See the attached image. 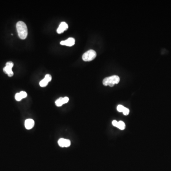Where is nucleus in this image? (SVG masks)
Returning a JSON list of instances; mask_svg holds the SVG:
<instances>
[{"mask_svg":"<svg viewBox=\"0 0 171 171\" xmlns=\"http://www.w3.org/2000/svg\"><path fill=\"white\" fill-rule=\"evenodd\" d=\"M14 63L11 61L7 62L6 66L3 68V71L6 74H7L9 77H12L14 75V72L12 71V68L14 67Z\"/></svg>","mask_w":171,"mask_h":171,"instance_id":"nucleus-4","label":"nucleus"},{"mask_svg":"<svg viewBox=\"0 0 171 171\" xmlns=\"http://www.w3.org/2000/svg\"><path fill=\"white\" fill-rule=\"evenodd\" d=\"M62 102L64 104H66L69 101V99L67 97H64V98H62Z\"/></svg>","mask_w":171,"mask_h":171,"instance_id":"nucleus-18","label":"nucleus"},{"mask_svg":"<svg viewBox=\"0 0 171 171\" xmlns=\"http://www.w3.org/2000/svg\"><path fill=\"white\" fill-rule=\"evenodd\" d=\"M123 113L124 115L128 116L129 113V109H128V108H124V109L123 111Z\"/></svg>","mask_w":171,"mask_h":171,"instance_id":"nucleus-16","label":"nucleus"},{"mask_svg":"<svg viewBox=\"0 0 171 171\" xmlns=\"http://www.w3.org/2000/svg\"><path fill=\"white\" fill-rule=\"evenodd\" d=\"M48 83H49V82L44 79L40 81V82H39V85H40V86L42 87H45L46 86H47Z\"/></svg>","mask_w":171,"mask_h":171,"instance_id":"nucleus-10","label":"nucleus"},{"mask_svg":"<svg viewBox=\"0 0 171 171\" xmlns=\"http://www.w3.org/2000/svg\"><path fill=\"white\" fill-rule=\"evenodd\" d=\"M71 145V141L70 140H68V139H66V142H65V147H68Z\"/></svg>","mask_w":171,"mask_h":171,"instance_id":"nucleus-17","label":"nucleus"},{"mask_svg":"<svg viewBox=\"0 0 171 171\" xmlns=\"http://www.w3.org/2000/svg\"><path fill=\"white\" fill-rule=\"evenodd\" d=\"M112 124L115 127H117V124H118V122L116 120H113L112 122Z\"/></svg>","mask_w":171,"mask_h":171,"instance_id":"nucleus-19","label":"nucleus"},{"mask_svg":"<svg viewBox=\"0 0 171 171\" xmlns=\"http://www.w3.org/2000/svg\"><path fill=\"white\" fill-rule=\"evenodd\" d=\"M96 53L94 50H90L85 52L82 56V59L85 61H90L95 59Z\"/></svg>","mask_w":171,"mask_h":171,"instance_id":"nucleus-3","label":"nucleus"},{"mask_svg":"<svg viewBox=\"0 0 171 171\" xmlns=\"http://www.w3.org/2000/svg\"><path fill=\"white\" fill-rule=\"evenodd\" d=\"M124 108H125V107H124V106H122V105H118V106L117 107V111L119 112H123L124 109Z\"/></svg>","mask_w":171,"mask_h":171,"instance_id":"nucleus-12","label":"nucleus"},{"mask_svg":"<svg viewBox=\"0 0 171 171\" xmlns=\"http://www.w3.org/2000/svg\"><path fill=\"white\" fill-rule=\"evenodd\" d=\"M68 25L65 22H62L59 25V27L58 28L57 31L59 34L63 33L64 31H66L68 29Z\"/></svg>","mask_w":171,"mask_h":171,"instance_id":"nucleus-6","label":"nucleus"},{"mask_svg":"<svg viewBox=\"0 0 171 171\" xmlns=\"http://www.w3.org/2000/svg\"><path fill=\"white\" fill-rule=\"evenodd\" d=\"M62 98H59L58 100H57L56 102H55V104H56V105L57 107H61L63 104V103L62 102Z\"/></svg>","mask_w":171,"mask_h":171,"instance_id":"nucleus-11","label":"nucleus"},{"mask_svg":"<svg viewBox=\"0 0 171 171\" xmlns=\"http://www.w3.org/2000/svg\"><path fill=\"white\" fill-rule=\"evenodd\" d=\"M15 98V100L18 101H20L22 99L21 97V95H20V93H17L16 94Z\"/></svg>","mask_w":171,"mask_h":171,"instance_id":"nucleus-13","label":"nucleus"},{"mask_svg":"<svg viewBox=\"0 0 171 171\" xmlns=\"http://www.w3.org/2000/svg\"><path fill=\"white\" fill-rule=\"evenodd\" d=\"M16 29L19 38L22 39H25L28 35V29L25 23L22 21L18 22Z\"/></svg>","mask_w":171,"mask_h":171,"instance_id":"nucleus-1","label":"nucleus"},{"mask_svg":"<svg viewBox=\"0 0 171 171\" xmlns=\"http://www.w3.org/2000/svg\"><path fill=\"white\" fill-rule=\"evenodd\" d=\"M119 81H120L119 77L116 75H114L111 77L105 78L103 81V84L105 86H109L110 87H113L115 84H118Z\"/></svg>","mask_w":171,"mask_h":171,"instance_id":"nucleus-2","label":"nucleus"},{"mask_svg":"<svg viewBox=\"0 0 171 171\" xmlns=\"http://www.w3.org/2000/svg\"><path fill=\"white\" fill-rule=\"evenodd\" d=\"M44 79L49 82L51 80L52 77H51V76L50 75V74H47V75H46Z\"/></svg>","mask_w":171,"mask_h":171,"instance_id":"nucleus-15","label":"nucleus"},{"mask_svg":"<svg viewBox=\"0 0 171 171\" xmlns=\"http://www.w3.org/2000/svg\"><path fill=\"white\" fill-rule=\"evenodd\" d=\"M125 124L124 122L120 121L118 122V124H117V128H118L119 129L124 130L125 128Z\"/></svg>","mask_w":171,"mask_h":171,"instance_id":"nucleus-8","label":"nucleus"},{"mask_svg":"<svg viewBox=\"0 0 171 171\" xmlns=\"http://www.w3.org/2000/svg\"><path fill=\"white\" fill-rule=\"evenodd\" d=\"M66 139L60 138L59 140L58 144L60 147H64L65 146Z\"/></svg>","mask_w":171,"mask_h":171,"instance_id":"nucleus-9","label":"nucleus"},{"mask_svg":"<svg viewBox=\"0 0 171 171\" xmlns=\"http://www.w3.org/2000/svg\"><path fill=\"white\" fill-rule=\"evenodd\" d=\"M75 40L73 38H70L67 39L65 41H61L60 42V44L62 45L67 46L69 47L72 46L74 45L75 44Z\"/></svg>","mask_w":171,"mask_h":171,"instance_id":"nucleus-5","label":"nucleus"},{"mask_svg":"<svg viewBox=\"0 0 171 171\" xmlns=\"http://www.w3.org/2000/svg\"><path fill=\"white\" fill-rule=\"evenodd\" d=\"M34 120L32 119H28L25 122V127L27 129H31L34 126Z\"/></svg>","mask_w":171,"mask_h":171,"instance_id":"nucleus-7","label":"nucleus"},{"mask_svg":"<svg viewBox=\"0 0 171 171\" xmlns=\"http://www.w3.org/2000/svg\"><path fill=\"white\" fill-rule=\"evenodd\" d=\"M20 94L22 99H24V98H26L27 96V93L25 91H21L20 92Z\"/></svg>","mask_w":171,"mask_h":171,"instance_id":"nucleus-14","label":"nucleus"}]
</instances>
